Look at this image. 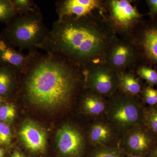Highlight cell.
Segmentation results:
<instances>
[{"mask_svg":"<svg viewBox=\"0 0 157 157\" xmlns=\"http://www.w3.org/2000/svg\"><path fill=\"white\" fill-rule=\"evenodd\" d=\"M21 74L27 100L48 109L69 105L84 78V68L62 55L49 52L37 51L27 70Z\"/></svg>","mask_w":157,"mask_h":157,"instance_id":"obj_1","label":"cell"},{"mask_svg":"<svg viewBox=\"0 0 157 157\" xmlns=\"http://www.w3.org/2000/svg\"><path fill=\"white\" fill-rule=\"evenodd\" d=\"M115 34L106 20L93 14L65 17L53 22L45 51L62 55L85 68L105 61Z\"/></svg>","mask_w":157,"mask_h":157,"instance_id":"obj_2","label":"cell"},{"mask_svg":"<svg viewBox=\"0 0 157 157\" xmlns=\"http://www.w3.org/2000/svg\"><path fill=\"white\" fill-rule=\"evenodd\" d=\"M49 31L38 8L29 13L16 15L7 23L0 37L14 48L29 51L45 50Z\"/></svg>","mask_w":157,"mask_h":157,"instance_id":"obj_3","label":"cell"},{"mask_svg":"<svg viewBox=\"0 0 157 157\" xmlns=\"http://www.w3.org/2000/svg\"><path fill=\"white\" fill-rule=\"evenodd\" d=\"M84 74L87 87L99 95L112 96L117 89V73L106 62L88 66Z\"/></svg>","mask_w":157,"mask_h":157,"instance_id":"obj_4","label":"cell"},{"mask_svg":"<svg viewBox=\"0 0 157 157\" xmlns=\"http://www.w3.org/2000/svg\"><path fill=\"white\" fill-rule=\"evenodd\" d=\"M106 20L115 32L128 34L132 32L140 17L137 9L128 0H111L107 2Z\"/></svg>","mask_w":157,"mask_h":157,"instance_id":"obj_5","label":"cell"},{"mask_svg":"<svg viewBox=\"0 0 157 157\" xmlns=\"http://www.w3.org/2000/svg\"><path fill=\"white\" fill-rule=\"evenodd\" d=\"M108 115L114 126L126 130L136 126L140 119V112L136 102L124 94L114 98L110 104Z\"/></svg>","mask_w":157,"mask_h":157,"instance_id":"obj_6","label":"cell"},{"mask_svg":"<svg viewBox=\"0 0 157 157\" xmlns=\"http://www.w3.org/2000/svg\"><path fill=\"white\" fill-rule=\"evenodd\" d=\"M136 57L133 42L116 37L106 51L105 62L119 73L125 71L134 65Z\"/></svg>","mask_w":157,"mask_h":157,"instance_id":"obj_7","label":"cell"},{"mask_svg":"<svg viewBox=\"0 0 157 157\" xmlns=\"http://www.w3.org/2000/svg\"><path fill=\"white\" fill-rule=\"evenodd\" d=\"M37 51L23 53L0 37V65L10 66L21 74L27 70Z\"/></svg>","mask_w":157,"mask_h":157,"instance_id":"obj_8","label":"cell"},{"mask_svg":"<svg viewBox=\"0 0 157 157\" xmlns=\"http://www.w3.org/2000/svg\"><path fill=\"white\" fill-rule=\"evenodd\" d=\"M57 142L60 152L68 157L78 156L84 147V139L81 133L70 125L64 126L59 129Z\"/></svg>","mask_w":157,"mask_h":157,"instance_id":"obj_9","label":"cell"},{"mask_svg":"<svg viewBox=\"0 0 157 157\" xmlns=\"http://www.w3.org/2000/svg\"><path fill=\"white\" fill-rule=\"evenodd\" d=\"M58 19L65 17H80L92 14L100 8L101 1L98 0H61L57 2Z\"/></svg>","mask_w":157,"mask_h":157,"instance_id":"obj_10","label":"cell"},{"mask_svg":"<svg viewBox=\"0 0 157 157\" xmlns=\"http://www.w3.org/2000/svg\"><path fill=\"white\" fill-rule=\"evenodd\" d=\"M19 135L27 148L35 152L44 151L46 135L44 130L31 121L25 122L19 131Z\"/></svg>","mask_w":157,"mask_h":157,"instance_id":"obj_11","label":"cell"},{"mask_svg":"<svg viewBox=\"0 0 157 157\" xmlns=\"http://www.w3.org/2000/svg\"><path fill=\"white\" fill-rule=\"evenodd\" d=\"M118 88L125 94L136 95L140 92L141 86L139 80L133 73L126 71L117 73Z\"/></svg>","mask_w":157,"mask_h":157,"instance_id":"obj_12","label":"cell"},{"mask_svg":"<svg viewBox=\"0 0 157 157\" xmlns=\"http://www.w3.org/2000/svg\"><path fill=\"white\" fill-rule=\"evenodd\" d=\"M17 74H21L10 66L0 65V96L7 95L14 86Z\"/></svg>","mask_w":157,"mask_h":157,"instance_id":"obj_13","label":"cell"},{"mask_svg":"<svg viewBox=\"0 0 157 157\" xmlns=\"http://www.w3.org/2000/svg\"><path fill=\"white\" fill-rule=\"evenodd\" d=\"M82 104L85 111L94 116L100 115L107 107L106 102L102 96L93 92L85 96Z\"/></svg>","mask_w":157,"mask_h":157,"instance_id":"obj_14","label":"cell"},{"mask_svg":"<svg viewBox=\"0 0 157 157\" xmlns=\"http://www.w3.org/2000/svg\"><path fill=\"white\" fill-rule=\"evenodd\" d=\"M127 146L131 150L135 152H142L148 148L150 139L144 132L135 130L130 132L126 140Z\"/></svg>","mask_w":157,"mask_h":157,"instance_id":"obj_15","label":"cell"},{"mask_svg":"<svg viewBox=\"0 0 157 157\" xmlns=\"http://www.w3.org/2000/svg\"><path fill=\"white\" fill-rule=\"evenodd\" d=\"M142 43L147 55L157 61V29H147L144 34Z\"/></svg>","mask_w":157,"mask_h":157,"instance_id":"obj_16","label":"cell"},{"mask_svg":"<svg viewBox=\"0 0 157 157\" xmlns=\"http://www.w3.org/2000/svg\"><path fill=\"white\" fill-rule=\"evenodd\" d=\"M111 135V131L107 125L104 124L97 123L92 127L90 138L94 144H102L108 141Z\"/></svg>","mask_w":157,"mask_h":157,"instance_id":"obj_17","label":"cell"},{"mask_svg":"<svg viewBox=\"0 0 157 157\" xmlns=\"http://www.w3.org/2000/svg\"><path fill=\"white\" fill-rule=\"evenodd\" d=\"M11 0H0V22L8 23L17 15Z\"/></svg>","mask_w":157,"mask_h":157,"instance_id":"obj_18","label":"cell"},{"mask_svg":"<svg viewBox=\"0 0 157 157\" xmlns=\"http://www.w3.org/2000/svg\"><path fill=\"white\" fill-rule=\"evenodd\" d=\"M17 15L29 13L38 9L35 2L31 0H12Z\"/></svg>","mask_w":157,"mask_h":157,"instance_id":"obj_19","label":"cell"},{"mask_svg":"<svg viewBox=\"0 0 157 157\" xmlns=\"http://www.w3.org/2000/svg\"><path fill=\"white\" fill-rule=\"evenodd\" d=\"M138 73L142 78L151 85L157 83V73L155 70L151 68L142 67L139 68Z\"/></svg>","mask_w":157,"mask_h":157,"instance_id":"obj_20","label":"cell"},{"mask_svg":"<svg viewBox=\"0 0 157 157\" xmlns=\"http://www.w3.org/2000/svg\"><path fill=\"white\" fill-rule=\"evenodd\" d=\"M15 116V109L13 105H4L0 107V121H11Z\"/></svg>","mask_w":157,"mask_h":157,"instance_id":"obj_21","label":"cell"},{"mask_svg":"<svg viewBox=\"0 0 157 157\" xmlns=\"http://www.w3.org/2000/svg\"><path fill=\"white\" fill-rule=\"evenodd\" d=\"M11 140V132L9 126L0 122V145H9Z\"/></svg>","mask_w":157,"mask_h":157,"instance_id":"obj_22","label":"cell"},{"mask_svg":"<svg viewBox=\"0 0 157 157\" xmlns=\"http://www.w3.org/2000/svg\"><path fill=\"white\" fill-rule=\"evenodd\" d=\"M145 119L149 127L157 134V109H149L145 113Z\"/></svg>","mask_w":157,"mask_h":157,"instance_id":"obj_23","label":"cell"},{"mask_svg":"<svg viewBox=\"0 0 157 157\" xmlns=\"http://www.w3.org/2000/svg\"><path fill=\"white\" fill-rule=\"evenodd\" d=\"M144 100L147 104L153 106L157 104V90L149 87L144 90Z\"/></svg>","mask_w":157,"mask_h":157,"instance_id":"obj_24","label":"cell"},{"mask_svg":"<svg viewBox=\"0 0 157 157\" xmlns=\"http://www.w3.org/2000/svg\"><path fill=\"white\" fill-rule=\"evenodd\" d=\"M94 157H120V156L115 151L101 150L96 152Z\"/></svg>","mask_w":157,"mask_h":157,"instance_id":"obj_25","label":"cell"},{"mask_svg":"<svg viewBox=\"0 0 157 157\" xmlns=\"http://www.w3.org/2000/svg\"><path fill=\"white\" fill-rule=\"evenodd\" d=\"M148 3L150 7L151 12L157 13V0H150Z\"/></svg>","mask_w":157,"mask_h":157,"instance_id":"obj_26","label":"cell"},{"mask_svg":"<svg viewBox=\"0 0 157 157\" xmlns=\"http://www.w3.org/2000/svg\"><path fill=\"white\" fill-rule=\"evenodd\" d=\"M11 157H25L23 155L21 154L20 153L18 152H15Z\"/></svg>","mask_w":157,"mask_h":157,"instance_id":"obj_27","label":"cell"},{"mask_svg":"<svg viewBox=\"0 0 157 157\" xmlns=\"http://www.w3.org/2000/svg\"><path fill=\"white\" fill-rule=\"evenodd\" d=\"M4 156V151L0 147V157H3Z\"/></svg>","mask_w":157,"mask_h":157,"instance_id":"obj_28","label":"cell"},{"mask_svg":"<svg viewBox=\"0 0 157 157\" xmlns=\"http://www.w3.org/2000/svg\"><path fill=\"white\" fill-rule=\"evenodd\" d=\"M155 157H157V149L155 151Z\"/></svg>","mask_w":157,"mask_h":157,"instance_id":"obj_29","label":"cell"},{"mask_svg":"<svg viewBox=\"0 0 157 157\" xmlns=\"http://www.w3.org/2000/svg\"><path fill=\"white\" fill-rule=\"evenodd\" d=\"M130 157H140L138 156H131Z\"/></svg>","mask_w":157,"mask_h":157,"instance_id":"obj_30","label":"cell"},{"mask_svg":"<svg viewBox=\"0 0 157 157\" xmlns=\"http://www.w3.org/2000/svg\"><path fill=\"white\" fill-rule=\"evenodd\" d=\"M1 101H2V99H1V97H0V102H1Z\"/></svg>","mask_w":157,"mask_h":157,"instance_id":"obj_31","label":"cell"}]
</instances>
